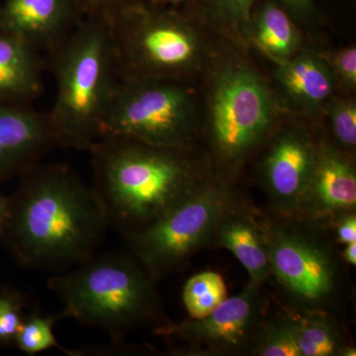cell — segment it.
<instances>
[{
  "label": "cell",
  "mask_w": 356,
  "mask_h": 356,
  "mask_svg": "<svg viewBox=\"0 0 356 356\" xmlns=\"http://www.w3.org/2000/svg\"><path fill=\"white\" fill-rule=\"evenodd\" d=\"M0 238L21 266L60 273L86 261L109 228L99 201L63 163H42L20 175Z\"/></svg>",
  "instance_id": "cell-1"
},
{
  "label": "cell",
  "mask_w": 356,
  "mask_h": 356,
  "mask_svg": "<svg viewBox=\"0 0 356 356\" xmlns=\"http://www.w3.org/2000/svg\"><path fill=\"white\" fill-rule=\"evenodd\" d=\"M89 152L91 189L109 228L124 238L149 226L202 186L189 149L102 137Z\"/></svg>",
  "instance_id": "cell-2"
},
{
  "label": "cell",
  "mask_w": 356,
  "mask_h": 356,
  "mask_svg": "<svg viewBox=\"0 0 356 356\" xmlns=\"http://www.w3.org/2000/svg\"><path fill=\"white\" fill-rule=\"evenodd\" d=\"M49 55L56 81L51 124L64 147L89 151L121 81L106 16H83Z\"/></svg>",
  "instance_id": "cell-3"
},
{
  "label": "cell",
  "mask_w": 356,
  "mask_h": 356,
  "mask_svg": "<svg viewBox=\"0 0 356 356\" xmlns=\"http://www.w3.org/2000/svg\"><path fill=\"white\" fill-rule=\"evenodd\" d=\"M154 281L128 250L91 255L79 266L56 273L48 286L62 302V318L103 330L118 343L140 325H166L161 321Z\"/></svg>",
  "instance_id": "cell-4"
},
{
  "label": "cell",
  "mask_w": 356,
  "mask_h": 356,
  "mask_svg": "<svg viewBox=\"0 0 356 356\" xmlns=\"http://www.w3.org/2000/svg\"><path fill=\"white\" fill-rule=\"evenodd\" d=\"M105 16L121 79L186 81L200 70L205 44L177 8L130 1Z\"/></svg>",
  "instance_id": "cell-5"
},
{
  "label": "cell",
  "mask_w": 356,
  "mask_h": 356,
  "mask_svg": "<svg viewBox=\"0 0 356 356\" xmlns=\"http://www.w3.org/2000/svg\"><path fill=\"white\" fill-rule=\"evenodd\" d=\"M197 117L196 97L186 81L121 79L103 118L100 138L189 149Z\"/></svg>",
  "instance_id": "cell-6"
},
{
  "label": "cell",
  "mask_w": 356,
  "mask_h": 356,
  "mask_svg": "<svg viewBox=\"0 0 356 356\" xmlns=\"http://www.w3.org/2000/svg\"><path fill=\"white\" fill-rule=\"evenodd\" d=\"M208 92V125L222 161L242 159L273 127L277 98L261 74L241 58L216 63Z\"/></svg>",
  "instance_id": "cell-7"
},
{
  "label": "cell",
  "mask_w": 356,
  "mask_h": 356,
  "mask_svg": "<svg viewBox=\"0 0 356 356\" xmlns=\"http://www.w3.org/2000/svg\"><path fill=\"white\" fill-rule=\"evenodd\" d=\"M229 200L222 187L203 185L149 226L125 238L128 250L154 280L175 273L215 234L229 213Z\"/></svg>",
  "instance_id": "cell-8"
},
{
  "label": "cell",
  "mask_w": 356,
  "mask_h": 356,
  "mask_svg": "<svg viewBox=\"0 0 356 356\" xmlns=\"http://www.w3.org/2000/svg\"><path fill=\"white\" fill-rule=\"evenodd\" d=\"M259 286L250 282L243 292L225 299L206 317L191 318L180 324L170 323L156 330V334L175 337L213 350L242 348L257 325L261 311Z\"/></svg>",
  "instance_id": "cell-9"
},
{
  "label": "cell",
  "mask_w": 356,
  "mask_h": 356,
  "mask_svg": "<svg viewBox=\"0 0 356 356\" xmlns=\"http://www.w3.org/2000/svg\"><path fill=\"white\" fill-rule=\"evenodd\" d=\"M58 147L64 145L49 113L0 103V180L20 177Z\"/></svg>",
  "instance_id": "cell-10"
},
{
  "label": "cell",
  "mask_w": 356,
  "mask_h": 356,
  "mask_svg": "<svg viewBox=\"0 0 356 356\" xmlns=\"http://www.w3.org/2000/svg\"><path fill=\"white\" fill-rule=\"evenodd\" d=\"M83 18L77 0H0V30L50 54Z\"/></svg>",
  "instance_id": "cell-11"
},
{
  "label": "cell",
  "mask_w": 356,
  "mask_h": 356,
  "mask_svg": "<svg viewBox=\"0 0 356 356\" xmlns=\"http://www.w3.org/2000/svg\"><path fill=\"white\" fill-rule=\"evenodd\" d=\"M271 271L293 294L318 301L332 291L334 274L327 257L301 236L277 232L268 248Z\"/></svg>",
  "instance_id": "cell-12"
},
{
  "label": "cell",
  "mask_w": 356,
  "mask_h": 356,
  "mask_svg": "<svg viewBox=\"0 0 356 356\" xmlns=\"http://www.w3.org/2000/svg\"><path fill=\"white\" fill-rule=\"evenodd\" d=\"M317 153L318 147L308 134L299 129H287L275 138L264 161V173L276 198L286 203L304 198Z\"/></svg>",
  "instance_id": "cell-13"
},
{
  "label": "cell",
  "mask_w": 356,
  "mask_h": 356,
  "mask_svg": "<svg viewBox=\"0 0 356 356\" xmlns=\"http://www.w3.org/2000/svg\"><path fill=\"white\" fill-rule=\"evenodd\" d=\"M275 65L274 76L281 92L299 113L315 114L323 110L337 88L331 67L321 53L300 51Z\"/></svg>",
  "instance_id": "cell-14"
},
{
  "label": "cell",
  "mask_w": 356,
  "mask_h": 356,
  "mask_svg": "<svg viewBox=\"0 0 356 356\" xmlns=\"http://www.w3.org/2000/svg\"><path fill=\"white\" fill-rule=\"evenodd\" d=\"M43 70L37 49L0 30V103L31 105L43 91Z\"/></svg>",
  "instance_id": "cell-15"
},
{
  "label": "cell",
  "mask_w": 356,
  "mask_h": 356,
  "mask_svg": "<svg viewBox=\"0 0 356 356\" xmlns=\"http://www.w3.org/2000/svg\"><path fill=\"white\" fill-rule=\"evenodd\" d=\"M305 196L320 212L355 210V168L336 149L318 146L315 170Z\"/></svg>",
  "instance_id": "cell-16"
},
{
  "label": "cell",
  "mask_w": 356,
  "mask_h": 356,
  "mask_svg": "<svg viewBox=\"0 0 356 356\" xmlns=\"http://www.w3.org/2000/svg\"><path fill=\"white\" fill-rule=\"evenodd\" d=\"M250 44H254L274 64H280L301 51L302 39L298 28L281 4L266 0L252 10Z\"/></svg>",
  "instance_id": "cell-17"
},
{
  "label": "cell",
  "mask_w": 356,
  "mask_h": 356,
  "mask_svg": "<svg viewBox=\"0 0 356 356\" xmlns=\"http://www.w3.org/2000/svg\"><path fill=\"white\" fill-rule=\"evenodd\" d=\"M215 233L222 247L228 248L247 269L252 282L259 285L273 273L267 248L250 220L228 213Z\"/></svg>",
  "instance_id": "cell-18"
},
{
  "label": "cell",
  "mask_w": 356,
  "mask_h": 356,
  "mask_svg": "<svg viewBox=\"0 0 356 356\" xmlns=\"http://www.w3.org/2000/svg\"><path fill=\"white\" fill-rule=\"evenodd\" d=\"M204 16L241 46L250 44V19L257 0H197Z\"/></svg>",
  "instance_id": "cell-19"
},
{
  "label": "cell",
  "mask_w": 356,
  "mask_h": 356,
  "mask_svg": "<svg viewBox=\"0 0 356 356\" xmlns=\"http://www.w3.org/2000/svg\"><path fill=\"white\" fill-rule=\"evenodd\" d=\"M226 298V283L219 273L213 271L192 276L182 292L185 308L191 318L206 317Z\"/></svg>",
  "instance_id": "cell-20"
},
{
  "label": "cell",
  "mask_w": 356,
  "mask_h": 356,
  "mask_svg": "<svg viewBox=\"0 0 356 356\" xmlns=\"http://www.w3.org/2000/svg\"><path fill=\"white\" fill-rule=\"evenodd\" d=\"M58 320H62L60 315H44L39 311L32 312L23 320L14 344L28 355H36L51 348H58L65 355L76 356V351L63 348L56 339L54 325Z\"/></svg>",
  "instance_id": "cell-21"
},
{
  "label": "cell",
  "mask_w": 356,
  "mask_h": 356,
  "mask_svg": "<svg viewBox=\"0 0 356 356\" xmlns=\"http://www.w3.org/2000/svg\"><path fill=\"white\" fill-rule=\"evenodd\" d=\"M301 356H329L337 350V334L322 318H303L292 322Z\"/></svg>",
  "instance_id": "cell-22"
},
{
  "label": "cell",
  "mask_w": 356,
  "mask_h": 356,
  "mask_svg": "<svg viewBox=\"0 0 356 356\" xmlns=\"http://www.w3.org/2000/svg\"><path fill=\"white\" fill-rule=\"evenodd\" d=\"M325 113L329 117L334 138L341 146L353 149L356 145V104L346 98H330Z\"/></svg>",
  "instance_id": "cell-23"
},
{
  "label": "cell",
  "mask_w": 356,
  "mask_h": 356,
  "mask_svg": "<svg viewBox=\"0 0 356 356\" xmlns=\"http://www.w3.org/2000/svg\"><path fill=\"white\" fill-rule=\"evenodd\" d=\"M25 298L19 291L10 288L0 290V344L15 343L24 316Z\"/></svg>",
  "instance_id": "cell-24"
},
{
  "label": "cell",
  "mask_w": 356,
  "mask_h": 356,
  "mask_svg": "<svg viewBox=\"0 0 356 356\" xmlns=\"http://www.w3.org/2000/svg\"><path fill=\"white\" fill-rule=\"evenodd\" d=\"M259 353L264 356H301L291 321L267 330Z\"/></svg>",
  "instance_id": "cell-25"
},
{
  "label": "cell",
  "mask_w": 356,
  "mask_h": 356,
  "mask_svg": "<svg viewBox=\"0 0 356 356\" xmlns=\"http://www.w3.org/2000/svg\"><path fill=\"white\" fill-rule=\"evenodd\" d=\"M323 55V54H322ZM327 64L331 67L337 86L343 90L353 91L356 88V48L346 47L331 54H324Z\"/></svg>",
  "instance_id": "cell-26"
},
{
  "label": "cell",
  "mask_w": 356,
  "mask_h": 356,
  "mask_svg": "<svg viewBox=\"0 0 356 356\" xmlns=\"http://www.w3.org/2000/svg\"><path fill=\"white\" fill-rule=\"evenodd\" d=\"M83 16L106 15L132 0H77Z\"/></svg>",
  "instance_id": "cell-27"
},
{
  "label": "cell",
  "mask_w": 356,
  "mask_h": 356,
  "mask_svg": "<svg viewBox=\"0 0 356 356\" xmlns=\"http://www.w3.org/2000/svg\"><path fill=\"white\" fill-rule=\"evenodd\" d=\"M280 3L297 17L305 18L314 13V0H278Z\"/></svg>",
  "instance_id": "cell-28"
},
{
  "label": "cell",
  "mask_w": 356,
  "mask_h": 356,
  "mask_svg": "<svg viewBox=\"0 0 356 356\" xmlns=\"http://www.w3.org/2000/svg\"><path fill=\"white\" fill-rule=\"evenodd\" d=\"M339 242L348 245L356 242V219L355 215L344 218L337 228Z\"/></svg>",
  "instance_id": "cell-29"
},
{
  "label": "cell",
  "mask_w": 356,
  "mask_h": 356,
  "mask_svg": "<svg viewBox=\"0 0 356 356\" xmlns=\"http://www.w3.org/2000/svg\"><path fill=\"white\" fill-rule=\"evenodd\" d=\"M132 1H139L147 6L163 7V8H175L178 6L186 3L189 0H132Z\"/></svg>",
  "instance_id": "cell-30"
},
{
  "label": "cell",
  "mask_w": 356,
  "mask_h": 356,
  "mask_svg": "<svg viewBox=\"0 0 356 356\" xmlns=\"http://www.w3.org/2000/svg\"><path fill=\"white\" fill-rule=\"evenodd\" d=\"M343 259L351 266L356 264V242L348 243L343 252Z\"/></svg>",
  "instance_id": "cell-31"
},
{
  "label": "cell",
  "mask_w": 356,
  "mask_h": 356,
  "mask_svg": "<svg viewBox=\"0 0 356 356\" xmlns=\"http://www.w3.org/2000/svg\"><path fill=\"white\" fill-rule=\"evenodd\" d=\"M7 208H8V197L0 193V232L3 227L4 221H6Z\"/></svg>",
  "instance_id": "cell-32"
}]
</instances>
